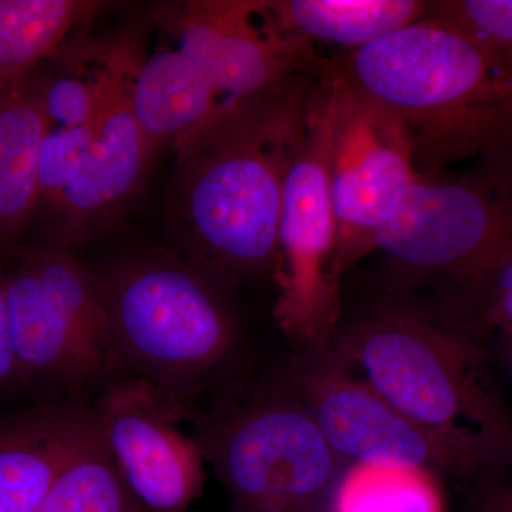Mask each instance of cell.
I'll return each mask as SVG.
<instances>
[{
  "instance_id": "obj_1",
  "label": "cell",
  "mask_w": 512,
  "mask_h": 512,
  "mask_svg": "<svg viewBox=\"0 0 512 512\" xmlns=\"http://www.w3.org/2000/svg\"><path fill=\"white\" fill-rule=\"evenodd\" d=\"M322 70L222 104L174 143V237L185 259L222 284L278 274L286 175L305 141Z\"/></svg>"
},
{
  "instance_id": "obj_2",
  "label": "cell",
  "mask_w": 512,
  "mask_h": 512,
  "mask_svg": "<svg viewBox=\"0 0 512 512\" xmlns=\"http://www.w3.org/2000/svg\"><path fill=\"white\" fill-rule=\"evenodd\" d=\"M402 124L417 173L512 150V55L424 18L330 60Z\"/></svg>"
},
{
  "instance_id": "obj_3",
  "label": "cell",
  "mask_w": 512,
  "mask_h": 512,
  "mask_svg": "<svg viewBox=\"0 0 512 512\" xmlns=\"http://www.w3.org/2000/svg\"><path fill=\"white\" fill-rule=\"evenodd\" d=\"M328 348L397 412L466 458L480 484L512 473V412L466 325L386 306L338 330Z\"/></svg>"
},
{
  "instance_id": "obj_4",
  "label": "cell",
  "mask_w": 512,
  "mask_h": 512,
  "mask_svg": "<svg viewBox=\"0 0 512 512\" xmlns=\"http://www.w3.org/2000/svg\"><path fill=\"white\" fill-rule=\"evenodd\" d=\"M119 376L153 386L171 406L192 403L232 365L239 329L221 281L184 256H124L96 272Z\"/></svg>"
},
{
  "instance_id": "obj_5",
  "label": "cell",
  "mask_w": 512,
  "mask_h": 512,
  "mask_svg": "<svg viewBox=\"0 0 512 512\" xmlns=\"http://www.w3.org/2000/svg\"><path fill=\"white\" fill-rule=\"evenodd\" d=\"M6 305L25 389L72 397L119 376L99 279L70 249L3 252Z\"/></svg>"
},
{
  "instance_id": "obj_6",
  "label": "cell",
  "mask_w": 512,
  "mask_h": 512,
  "mask_svg": "<svg viewBox=\"0 0 512 512\" xmlns=\"http://www.w3.org/2000/svg\"><path fill=\"white\" fill-rule=\"evenodd\" d=\"M187 419L231 512H320L343 476L308 409L271 387Z\"/></svg>"
},
{
  "instance_id": "obj_7",
  "label": "cell",
  "mask_w": 512,
  "mask_h": 512,
  "mask_svg": "<svg viewBox=\"0 0 512 512\" xmlns=\"http://www.w3.org/2000/svg\"><path fill=\"white\" fill-rule=\"evenodd\" d=\"M397 284L443 278L471 299L512 249V150L457 178H417L376 238ZM375 249V251H376Z\"/></svg>"
},
{
  "instance_id": "obj_8",
  "label": "cell",
  "mask_w": 512,
  "mask_h": 512,
  "mask_svg": "<svg viewBox=\"0 0 512 512\" xmlns=\"http://www.w3.org/2000/svg\"><path fill=\"white\" fill-rule=\"evenodd\" d=\"M335 80L329 62L313 86L305 141L286 175L279 218V328L301 352L328 348L339 330V281L333 274L336 220L329 181Z\"/></svg>"
},
{
  "instance_id": "obj_9",
  "label": "cell",
  "mask_w": 512,
  "mask_h": 512,
  "mask_svg": "<svg viewBox=\"0 0 512 512\" xmlns=\"http://www.w3.org/2000/svg\"><path fill=\"white\" fill-rule=\"evenodd\" d=\"M266 386L301 402L333 453L352 466L423 471L431 477L481 483L466 458L397 412L329 348L299 352Z\"/></svg>"
},
{
  "instance_id": "obj_10",
  "label": "cell",
  "mask_w": 512,
  "mask_h": 512,
  "mask_svg": "<svg viewBox=\"0 0 512 512\" xmlns=\"http://www.w3.org/2000/svg\"><path fill=\"white\" fill-rule=\"evenodd\" d=\"M335 113L329 181L336 220L333 274L343 275L376 249L393 208L420 177L402 124L346 82L329 60Z\"/></svg>"
},
{
  "instance_id": "obj_11",
  "label": "cell",
  "mask_w": 512,
  "mask_h": 512,
  "mask_svg": "<svg viewBox=\"0 0 512 512\" xmlns=\"http://www.w3.org/2000/svg\"><path fill=\"white\" fill-rule=\"evenodd\" d=\"M156 20L224 103L251 99L325 66L312 43L282 32L259 0L170 3L158 9Z\"/></svg>"
},
{
  "instance_id": "obj_12",
  "label": "cell",
  "mask_w": 512,
  "mask_h": 512,
  "mask_svg": "<svg viewBox=\"0 0 512 512\" xmlns=\"http://www.w3.org/2000/svg\"><path fill=\"white\" fill-rule=\"evenodd\" d=\"M101 437L141 512H188L204 488V457L184 419L143 380L116 376L92 404Z\"/></svg>"
},
{
  "instance_id": "obj_13",
  "label": "cell",
  "mask_w": 512,
  "mask_h": 512,
  "mask_svg": "<svg viewBox=\"0 0 512 512\" xmlns=\"http://www.w3.org/2000/svg\"><path fill=\"white\" fill-rule=\"evenodd\" d=\"M138 60L133 49H124L97 114L92 146L60 200L43 215V244L72 249L103 237L136 198L151 165L133 110Z\"/></svg>"
},
{
  "instance_id": "obj_14",
  "label": "cell",
  "mask_w": 512,
  "mask_h": 512,
  "mask_svg": "<svg viewBox=\"0 0 512 512\" xmlns=\"http://www.w3.org/2000/svg\"><path fill=\"white\" fill-rule=\"evenodd\" d=\"M96 426L72 397L0 412V512H35Z\"/></svg>"
},
{
  "instance_id": "obj_15",
  "label": "cell",
  "mask_w": 512,
  "mask_h": 512,
  "mask_svg": "<svg viewBox=\"0 0 512 512\" xmlns=\"http://www.w3.org/2000/svg\"><path fill=\"white\" fill-rule=\"evenodd\" d=\"M49 128L43 76L0 89V251L19 245L39 214L40 148Z\"/></svg>"
},
{
  "instance_id": "obj_16",
  "label": "cell",
  "mask_w": 512,
  "mask_h": 512,
  "mask_svg": "<svg viewBox=\"0 0 512 512\" xmlns=\"http://www.w3.org/2000/svg\"><path fill=\"white\" fill-rule=\"evenodd\" d=\"M225 104L190 57L165 49L143 60L133 77V110L148 158L200 126Z\"/></svg>"
},
{
  "instance_id": "obj_17",
  "label": "cell",
  "mask_w": 512,
  "mask_h": 512,
  "mask_svg": "<svg viewBox=\"0 0 512 512\" xmlns=\"http://www.w3.org/2000/svg\"><path fill=\"white\" fill-rule=\"evenodd\" d=\"M265 6L282 32L349 52L412 25L427 10L420 0H274Z\"/></svg>"
},
{
  "instance_id": "obj_18",
  "label": "cell",
  "mask_w": 512,
  "mask_h": 512,
  "mask_svg": "<svg viewBox=\"0 0 512 512\" xmlns=\"http://www.w3.org/2000/svg\"><path fill=\"white\" fill-rule=\"evenodd\" d=\"M101 8L90 0H0V89L32 76Z\"/></svg>"
},
{
  "instance_id": "obj_19",
  "label": "cell",
  "mask_w": 512,
  "mask_h": 512,
  "mask_svg": "<svg viewBox=\"0 0 512 512\" xmlns=\"http://www.w3.org/2000/svg\"><path fill=\"white\" fill-rule=\"evenodd\" d=\"M35 512H141L121 480L99 426Z\"/></svg>"
},
{
  "instance_id": "obj_20",
  "label": "cell",
  "mask_w": 512,
  "mask_h": 512,
  "mask_svg": "<svg viewBox=\"0 0 512 512\" xmlns=\"http://www.w3.org/2000/svg\"><path fill=\"white\" fill-rule=\"evenodd\" d=\"M433 478L423 471L352 466L333 497L338 512H439Z\"/></svg>"
},
{
  "instance_id": "obj_21",
  "label": "cell",
  "mask_w": 512,
  "mask_h": 512,
  "mask_svg": "<svg viewBox=\"0 0 512 512\" xmlns=\"http://www.w3.org/2000/svg\"><path fill=\"white\" fill-rule=\"evenodd\" d=\"M94 134L96 120L87 126L47 128L39 157V214L52 210L72 183L92 146Z\"/></svg>"
},
{
  "instance_id": "obj_22",
  "label": "cell",
  "mask_w": 512,
  "mask_h": 512,
  "mask_svg": "<svg viewBox=\"0 0 512 512\" xmlns=\"http://www.w3.org/2000/svg\"><path fill=\"white\" fill-rule=\"evenodd\" d=\"M424 18L448 23L485 45L512 55V0L427 2Z\"/></svg>"
},
{
  "instance_id": "obj_23",
  "label": "cell",
  "mask_w": 512,
  "mask_h": 512,
  "mask_svg": "<svg viewBox=\"0 0 512 512\" xmlns=\"http://www.w3.org/2000/svg\"><path fill=\"white\" fill-rule=\"evenodd\" d=\"M473 323L470 329L495 332L498 338L512 336V249L470 299Z\"/></svg>"
},
{
  "instance_id": "obj_24",
  "label": "cell",
  "mask_w": 512,
  "mask_h": 512,
  "mask_svg": "<svg viewBox=\"0 0 512 512\" xmlns=\"http://www.w3.org/2000/svg\"><path fill=\"white\" fill-rule=\"evenodd\" d=\"M25 389L13 348L8 305H6L3 252L0 251V399Z\"/></svg>"
},
{
  "instance_id": "obj_25",
  "label": "cell",
  "mask_w": 512,
  "mask_h": 512,
  "mask_svg": "<svg viewBox=\"0 0 512 512\" xmlns=\"http://www.w3.org/2000/svg\"><path fill=\"white\" fill-rule=\"evenodd\" d=\"M470 503L474 512H512V485L504 481L474 485Z\"/></svg>"
},
{
  "instance_id": "obj_26",
  "label": "cell",
  "mask_w": 512,
  "mask_h": 512,
  "mask_svg": "<svg viewBox=\"0 0 512 512\" xmlns=\"http://www.w3.org/2000/svg\"><path fill=\"white\" fill-rule=\"evenodd\" d=\"M497 349L512 383V336L498 338Z\"/></svg>"
}]
</instances>
